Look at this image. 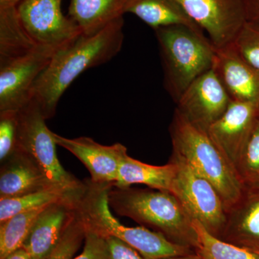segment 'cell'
<instances>
[{
    "label": "cell",
    "instance_id": "cell-28",
    "mask_svg": "<svg viewBox=\"0 0 259 259\" xmlns=\"http://www.w3.org/2000/svg\"><path fill=\"white\" fill-rule=\"evenodd\" d=\"M18 112H0V161L9 157L17 146Z\"/></svg>",
    "mask_w": 259,
    "mask_h": 259
},
{
    "label": "cell",
    "instance_id": "cell-18",
    "mask_svg": "<svg viewBox=\"0 0 259 259\" xmlns=\"http://www.w3.org/2000/svg\"><path fill=\"white\" fill-rule=\"evenodd\" d=\"M134 0H71L69 16L83 35H93L127 13Z\"/></svg>",
    "mask_w": 259,
    "mask_h": 259
},
{
    "label": "cell",
    "instance_id": "cell-14",
    "mask_svg": "<svg viewBox=\"0 0 259 259\" xmlns=\"http://www.w3.org/2000/svg\"><path fill=\"white\" fill-rule=\"evenodd\" d=\"M212 68L232 101L259 107V71L245 60L233 42L215 48Z\"/></svg>",
    "mask_w": 259,
    "mask_h": 259
},
{
    "label": "cell",
    "instance_id": "cell-2",
    "mask_svg": "<svg viewBox=\"0 0 259 259\" xmlns=\"http://www.w3.org/2000/svg\"><path fill=\"white\" fill-rule=\"evenodd\" d=\"M108 201L110 209L119 215L153 228L174 243L194 250L197 236L193 220L173 194L151 188L112 187Z\"/></svg>",
    "mask_w": 259,
    "mask_h": 259
},
{
    "label": "cell",
    "instance_id": "cell-29",
    "mask_svg": "<svg viewBox=\"0 0 259 259\" xmlns=\"http://www.w3.org/2000/svg\"><path fill=\"white\" fill-rule=\"evenodd\" d=\"M86 228L82 252L72 259H110L106 238L97 232Z\"/></svg>",
    "mask_w": 259,
    "mask_h": 259
},
{
    "label": "cell",
    "instance_id": "cell-22",
    "mask_svg": "<svg viewBox=\"0 0 259 259\" xmlns=\"http://www.w3.org/2000/svg\"><path fill=\"white\" fill-rule=\"evenodd\" d=\"M193 226L197 236L194 251L201 259H259L256 253L214 236L198 221L193 220Z\"/></svg>",
    "mask_w": 259,
    "mask_h": 259
},
{
    "label": "cell",
    "instance_id": "cell-16",
    "mask_svg": "<svg viewBox=\"0 0 259 259\" xmlns=\"http://www.w3.org/2000/svg\"><path fill=\"white\" fill-rule=\"evenodd\" d=\"M47 190L55 189L40 167L23 151L16 148L9 157L1 162L0 199L13 198Z\"/></svg>",
    "mask_w": 259,
    "mask_h": 259
},
{
    "label": "cell",
    "instance_id": "cell-34",
    "mask_svg": "<svg viewBox=\"0 0 259 259\" xmlns=\"http://www.w3.org/2000/svg\"><path fill=\"white\" fill-rule=\"evenodd\" d=\"M162 259H201L198 255L194 253V254L182 255V256L169 257V258Z\"/></svg>",
    "mask_w": 259,
    "mask_h": 259
},
{
    "label": "cell",
    "instance_id": "cell-12",
    "mask_svg": "<svg viewBox=\"0 0 259 259\" xmlns=\"http://www.w3.org/2000/svg\"><path fill=\"white\" fill-rule=\"evenodd\" d=\"M258 107L248 102L232 101L207 130L209 137L234 168L258 123Z\"/></svg>",
    "mask_w": 259,
    "mask_h": 259
},
{
    "label": "cell",
    "instance_id": "cell-19",
    "mask_svg": "<svg viewBox=\"0 0 259 259\" xmlns=\"http://www.w3.org/2000/svg\"><path fill=\"white\" fill-rule=\"evenodd\" d=\"M177 164L170 158L167 164L155 166L126 155L121 162L117 180L113 187L126 188L133 185H144L148 188L171 193L176 178Z\"/></svg>",
    "mask_w": 259,
    "mask_h": 259
},
{
    "label": "cell",
    "instance_id": "cell-11",
    "mask_svg": "<svg viewBox=\"0 0 259 259\" xmlns=\"http://www.w3.org/2000/svg\"><path fill=\"white\" fill-rule=\"evenodd\" d=\"M231 97L212 68L199 76L177 102L176 110L189 122L207 133L226 111Z\"/></svg>",
    "mask_w": 259,
    "mask_h": 259
},
{
    "label": "cell",
    "instance_id": "cell-23",
    "mask_svg": "<svg viewBox=\"0 0 259 259\" xmlns=\"http://www.w3.org/2000/svg\"><path fill=\"white\" fill-rule=\"evenodd\" d=\"M46 207L19 213L0 223V259L23 247L37 216Z\"/></svg>",
    "mask_w": 259,
    "mask_h": 259
},
{
    "label": "cell",
    "instance_id": "cell-21",
    "mask_svg": "<svg viewBox=\"0 0 259 259\" xmlns=\"http://www.w3.org/2000/svg\"><path fill=\"white\" fill-rule=\"evenodd\" d=\"M37 46L24 29L18 8L0 9V62L27 54Z\"/></svg>",
    "mask_w": 259,
    "mask_h": 259
},
{
    "label": "cell",
    "instance_id": "cell-13",
    "mask_svg": "<svg viewBox=\"0 0 259 259\" xmlns=\"http://www.w3.org/2000/svg\"><path fill=\"white\" fill-rule=\"evenodd\" d=\"M56 144L74 155L86 166L92 182L97 184H110L117 180L121 162L127 154L124 145L117 143L105 146L91 138L67 139L54 133Z\"/></svg>",
    "mask_w": 259,
    "mask_h": 259
},
{
    "label": "cell",
    "instance_id": "cell-3",
    "mask_svg": "<svg viewBox=\"0 0 259 259\" xmlns=\"http://www.w3.org/2000/svg\"><path fill=\"white\" fill-rule=\"evenodd\" d=\"M86 190L77 202V209L85 226L104 237L113 236L125 242L145 259H162L194 254L189 247L177 244L146 227H127L112 214L108 194L113 186L87 180Z\"/></svg>",
    "mask_w": 259,
    "mask_h": 259
},
{
    "label": "cell",
    "instance_id": "cell-15",
    "mask_svg": "<svg viewBox=\"0 0 259 259\" xmlns=\"http://www.w3.org/2000/svg\"><path fill=\"white\" fill-rule=\"evenodd\" d=\"M78 201L64 199L42 209L23 245L32 259H46L54 250L76 216Z\"/></svg>",
    "mask_w": 259,
    "mask_h": 259
},
{
    "label": "cell",
    "instance_id": "cell-24",
    "mask_svg": "<svg viewBox=\"0 0 259 259\" xmlns=\"http://www.w3.org/2000/svg\"><path fill=\"white\" fill-rule=\"evenodd\" d=\"M64 199L78 201L56 190L39 191L13 198L0 199V223L19 213L41 208Z\"/></svg>",
    "mask_w": 259,
    "mask_h": 259
},
{
    "label": "cell",
    "instance_id": "cell-32",
    "mask_svg": "<svg viewBox=\"0 0 259 259\" xmlns=\"http://www.w3.org/2000/svg\"><path fill=\"white\" fill-rule=\"evenodd\" d=\"M4 259H32L31 256L23 247L15 250L13 253H10L9 255Z\"/></svg>",
    "mask_w": 259,
    "mask_h": 259
},
{
    "label": "cell",
    "instance_id": "cell-20",
    "mask_svg": "<svg viewBox=\"0 0 259 259\" xmlns=\"http://www.w3.org/2000/svg\"><path fill=\"white\" fill-rule=\"evenodd\" d=\"M127 13L136 15L153 30L181 25L205 34L175 0H134Z\"/></svg>",
    "mask_w": 259,
    "mask_h": 259
},
{
    "label": "cell",
    "instance_id": "cell-8",
    "mask_svg": "<svg viewBox=\"0 0 259 259\" xmlns=\"http://www.w3.org/2000/svg\"><path fill=\"white\" fill-rule=\"evenodd\" d=\"M64 0H23L18 5L20 22L38 46L60 49L82 34L73 19L63 13Z\"/></svg>",
    "mask_w": 259,
    "mask_h": 259
},
{
    "label": "cell",
    "instance_id": "cell-30",
    "mask_svg": "<svg viewBox=\"0 0 259 259\" xmlns=\"http://www.w3.org/2000/svg\"><path fill=\"white\" fill-rule=\"evenodd\" d=\"M110 259H145L137 250L113 236L105 237Z\"/></svg>",
    "mask_w": 259,
    "mask_h": 259
},
{
    "label": "cell",
    "instance_id": "cell-4",
    "mask_svg": "<svg viewBox=\"0 0 259 259\" xmlns=\"http://www.w3.org/2000/svg\"><path fill=\"white\" fill-rule=\"evenodd\" d=\"M169 131L172 153L214 186L227 212L241 199L244 192L235 168L208 134L191 123L176 110Z\"/></svg>",
    "mask_w": 259,
    "mask_h": 259
},
{
    "label": "cell",
    "instance_id": "cell-7",
    "mask_svg": "<svg viewBox=\"0 0 259 259\" xmlns=\"http://www.w3.org/2000/svg\"><path fill=\"white\" fill-rule=\"evenodd\" d=\"M171 158L177 164L171 194L180 200L192 220L221 238L226 226L227 213L218 191L176 154L172 153Z\"/></svg>",
    "mask_w": 259,
    "mask_h": 259
},
{
    "label": "cell",
    "instance_id": "cell-26",
    "mask_svg": "<svg viewBox=\"0 0 259 259\" xmlns=\"http://www.w3.org/2000/svg\"><path fill=\"white\" fill-rule=\"evenodd\" d=\"M86 228L79 211L65 231L61 241L46 259H72L84 241Z\"/></svg>",
    "mask_w": 259,
    "mask_h": 259
},
{
    "label": "cell",
    "instance_id": "cell-35",
    "mask_svg": "<svg viewBox=\"0 0 259 259\" xmlns=\"http://www.w3.org/2000/svg\"><path fill=\"white\" fill-rule=\"evenodd\" d=\"M258 111H259V107H258Z\"/></svg>",
    "mask_w": 259,
    "mask_h": 259
},
{
    "label": "cell",
    "instance_id": "cell-6",
    "mask_svg": "<svg viewBox=\"0 0 259 259\" xmlns=\"http://www.w3.org/2000/svg\"><path fill=\"white\" fill-rule=\"evenodd\" d=\"M46 120L40 107L31 99L18 111L16 148L37 163L53 188L77 200L86 190L87 182L80 181L61 164L54 132L47 127Z\"/></svg>",
    "mask_w": 259,
    "mask_h": 259
},
{
    "label": "cell",
    "instance_id": "cell-5",
    "mask_svg": "<svg viewBox=\"0 0 259 259\" xmlns=\"http://www.w3.org/2000/svg\"><path fill=\"white\" fill-rule=\"evenodd\" d=\"M163 71V85L174 101L206 71L212 69L215 47L205 34L186 26L154 30Z\"/></svg>",
    "mask_w": 259,
    "mask_h": 259
},
{
    "label": "cell",
    "instance_id": "cell-1",
    "mask_svg": "<svg viewBox=\"0 0 259 259\" xmlns=\"http://www.w3.org/2000/svg\"><path fill=\"white\" fill-rule=\"evenodd\" d=\"M124 18L109 24L93 35L81 34L67 47L59 49L31 91V99L47 120L55 115L61 97L80 74L111 60L122 47Z\"/></svg>",
    "mask_w": 259,
    "mask_h": 259
},
{
    "label": "cell",
    "instance_id": "cell-25",
    "mask_svg": "<svg viewBox=\"0 0 259 259\" xmlns=\"http://www.w3.org/2000/svg\"><path fill=\"white\" fill-rule=\"evenodd\" d=\"M235 169L243 191L259 194V120Z\"/></svg>",
    "mask_w": 259,
    "mask_h": 259
},
{
    "label": "cell",
    "instance_id": "cell-31",
    "mask_svg": "<svg viewBox=\"0 0 259 259\" xmlns=\"http://www.w3.org/2000/svg\"><path fill=\"white\" fill-rule=\"evenodd\" d=\"M241 3L246 22L259 25V0H241Z\"/></svg>",
    "mask_w": 259,
    "mask_h": 259
},
{
    "label": "cell",
    "instance_id": "cell-27",
    "mask_svg": "<svg viewBox=\"0 0 259 259\" xmlns=\"http://www.w3.org/2000/svg\"><path fill=\"white\" fill-rule=\"evenodd\" d=\"M233 44L245 60L259 71V25L245 22Z\"/></svg>",
    "mask_w": 259,
    "mask_h": 259
},
{
    "label": "cell",
    "instance_id": "cell-17",
    "mask_svg": "<svg viewBox=\"0 0 259 259\" xmlns=\"http://www.w3.org/2000/svg\"><path fill=\"white\" fill-rule=\"evenodd\" d=\"M221 239L259 255V194L243 192L226 212Z\"/></svg>",
    "mask_w": 259,
    "mask_h": 259
},
{
    "label": "cell",
    "instance_id": "cell-33",
    "mask_svg": "<svg viewBox=\"0 0 259 259\" xmlns=\"http://www.w3.org/2000/svg\"><path fill=\"white\" fill-rule=\"evenodd\" d=\"M23 0H0V9L18 8Z\"/></svg>",
    "mask_w": 259,
    "mask_h": 259
},
{
    "label": "cell",
    "instance_id": "cell-10",
    "mask_svg": "<svg viewBox=\"0 0 259 259\" xmlns=\"http://www.w3.org/2000/svg\"><path fill=\"white\" fill-rule=\"evenodd\" d=\"M203 30L212 45L234 41L246 20L241 0H175Z\"/></svg>",
    "mask_w": 259,
    "mask_h": 259
},
{
    "label": "cell",
    "instance_id": "cell-9",
    "mask_svg": "<svg viewBox=\"0 0 259 259\" xmlns=\"http://www.w3.org/2000/svg\"><path fill=\"white\" fill-rule=\"evenodd\" d=\"M58 50L37 46L27 54L0 62V112H18L31 100L34 83Z\"/></svg>",
    "mask_w": 259,
    "mask_h": 259
}]
</instances>
